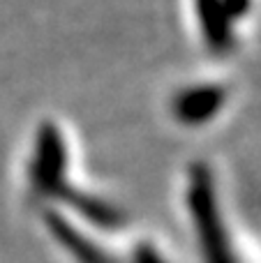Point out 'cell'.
<instances>
[{"label": "cell", "mask_w": 261, "mask_h": 263, "mask_svg": "<svg viewBox=\"0 0 261 263\" xmlns=\"http://www.w3.org/2000/svg\"><path fill=\"white\" fill-rule=\"evenodd\" d=\"M188 210L190 217L199 219V247H201L203 263H236L231 242H227L225 219H222L217 194L208 176L190 173L188 185Z\"/></svg>", "instance_id": "obj_1"}, {"label": "cell", "mask_w": 261, "mask_h": 263, "mask_svg": "<svg viewBox=\"0 0 261 263\" xmlns=\"http://www.w3.org/2000/svg\"><path fill=\"white\" fill-rule=\"evenodd\" d=\"M227 102V90L217 83H194L171 97V116L185 127L208 125Z\"/></svg>", "instance_id": "obj_2"}]
</instances>
